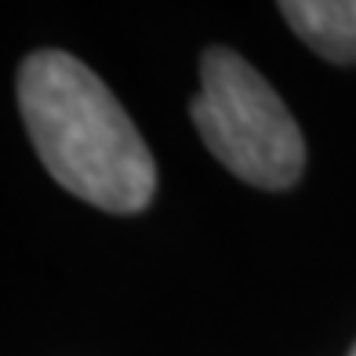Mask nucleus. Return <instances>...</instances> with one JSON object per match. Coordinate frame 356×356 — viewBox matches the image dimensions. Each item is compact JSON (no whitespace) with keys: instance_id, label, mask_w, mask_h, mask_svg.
Instances as JSON below:
<instances>
[{"instance_id":"obj_3","label":"nucleus","mask_w":356,"mask_h":356,"mask_svg":"<svg viewBox=\"0 0 356 356\" xmlns=\"http://www.w3.org/2000/svg\"><path fill=\"white\" fill-rule=\"evenodd\" d=\"M280 15L320 58L356 66V0H284Z\"/></svg>"},{"instance_id":"obj_2","label":"nucleus","mask_w":356,"mask_h":356,"mask_svg":"<svg viewBox=\"0 0 356 356\" xmlns=\"http://www.w3.org/2000/svg\"><path fill=\"white\" fill-rule=\"evenodd\" d=\"M193 124L222 168L258 189H291L305 168V138L269 80L229 47H207Z\"/></svg>"},{"instance_id":"obj_4","label":"nucleus","mask_w":356,"mask_h":356,"mask_svg":"<svg viewBox=\"0 0 356 356\" xmlns=\"http://www.w3.org/2000/svg\"><path fill=\"white\" fill-rule=\"evenodd\" d=\"M349 356H356V346H353V349H349Z\"/></svg>"},{"instance_id":"obj_1","label":"nucleus","mask_w":356,"mask_h":356,"mask_svg":"<svg viewBox=\"0 0 356 356\" xmlns=\"http://www.w3.org/2000/svg\"><path fill=\"white\" fill-rule=\"evenodd\" d=\"M19 109L51 178L109 215H138L156 193V164L99 73L66 51H33L19 73Z\"/></svg>"}]
</instances>
